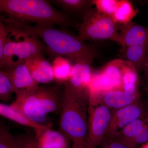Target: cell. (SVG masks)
I'll return each instance as SVG.
<instances>
[{"instance_id": "obj_5", "label": "cell", "mask_w": 148, "mask_h": 148, "mask_svg": "<svg viewBox=\"0 0 148 148\" xmlns=\"http://www.w3.org/2000/svg\"><path fill=\"white\" fill-rule=\"evenodd\" d=\"M10 24L15 29L18 39L12 40L7 36V41L4 51L2 61H0V68L2 70L25 63L27 59L41 53L43 49V45L38 37L17 26L23 29L24 32L23 39L20 40L18 28L13 24L10 23ZM8 29L14 34L8 28ZM15 37H16L15 36Z\"/></svg>"}, {"instance_id": "obj_21", "label": "cell", "mask_w": 148, "mask_h": 148, "mask_svg": "<svg viewBox=\"0 0 148 148\" xmlns=\"http://www.w3.org/2000/svg\"><path fill=\"white\" fill-rule=\"evenodd\" d=\"M52 1L66 10L75 12L84 11V13L93 5L92 1L87 0H56Z\"/></svg>"}, {"instance_id": "obj_13", "label": "cell", "mask_w": 148, "mask_h": 148, "mask_svg": "<svg viewBox=\"0 0 148 148\" xmlns=\"http://www.w3.org/2000/svg\"><path fill=\"white\" fill-rule=\"evenodd\" d=\"M44 110L47 114H60L64 95L51 88L39 87L36 92Z\"/></svg>"}, {"instance_id": "obj_28", "label": "cell", "mask_w": 148, "mask_h": 148, "mask_svg": "<svg viewBox=\"0 0 148 148\" xmlns=\"http://www.w3.org/2000/svg\"><path fill=\"white\" fill-rule=\"evenodd\" d=\"M106 148H129L124 144L119 142H112L106 146Z\"/></svg>"}, {"instance_id": "obj_26", "label": "cell", "mask_w": 148, "mask_h": 148, "mask_svg": "<svg viewBox=\"0 0 148 148\" xmlns=\"http://www.w3.org/2000/svg\"><path fill=\"white\" fill-rule=\"evenodd\" d=\"M16 138L18 148H39L36 137L26 134L19 135Z\"/></svg>"}, {"instance_id": "obj_29", "label": "cell", "mask_w": 148, "mask_h": 148, "mask_svg": "<svg viewBox=\"0 0 148 148\" xmlns=\"http://www.w3.org/2000/svg\"><path fill=\"white\" fill-rule=\"evenodd\" d=\"M143 71H145V75L146 79H147L148 82V51L147 54V58H146L145 64V67H144Z\"/></svg>"}, {"instance_id": "obj_1", "label": "cell", "mask_w": 148, "mask_h": 148, "mask_svg": "<svg viewBox=\"0 0 148 148\" xmlns=\"http://www.w3.org/2000/svg\"><path fill=\"white\" fill-rule=\"evenodd\" d=\"M0 11L7 14L10 19L21 23L57 25L65 27L69 19L43 0H1Z\"/></svg>"}, {"instance_id": "obj_8", "label": "cell", "mask_w": 148, "mask_h": 148, "mask_svg": "<svg viewBox=\"0 0 148 148\" xmlns=\"http://www.w3.org/2000/svg\"><path fill=\"white\" fill-rule=\"evenodd\" d=\"M35 92L16 98L15 101L12 105L22 112L32 121L51 127V121L48 117L47 114L44 110Z\"/></svg>"}, {"instance_id": "obj_11", "label": "cell", "mask_w": 148, "mask_h": 148, "mask_svg": "<svg viewBox=\"0 0 148 148\" xmlns=\"http://www.w3.org/2000/svg\"><path fill=\"white\" fill-rule=\"evenodd\" d=\"M120 34L123 48L137 45L148 46V27L131 21L121 25Z\"/></svg>"}, {"instance_id": "obj_32", "label": "cell", "mask_w": 148, "mask_h": 148, "mask_svg": "<svg viewBox=\"0 0 148 148\" xmlns=\"http://www.w3.org/2000/svg\"><path fill=\"white\" fill-rule=\"evenodd\" d=\"M147 89H148V87H147Z\"/></svg>"}, {"instance_id": "obj_6", "label": "cell", "mask_w": 148, "mask_h": 148, "mask_svg": "<svg viewBox=\"0 0 148 148\" xmlns=\"http://www.w3.org/2000/svg\"><path fill=\"white\" fill-rule=\"evenodd\" d=\"M128 61L116 59L109 62L99 74L92 75L88 86L90 95L117 89L123 86V75Z\"/></svg>"}, {"instance_id": "obj_12", "label": "cell", "mask_w": 148, "mask_h": 148, "mask_svg": "<svg viewBox=\"0 0 148 148\" xmlns=\"http://www.w3.org/2000/svg\"><path fill=\"white\" fill-rule=\"evenodd\" d=\"M35 132L39 148H69L70 140L61 131L47 127Z\"/></svg>"}, {"instance_id": "obj_25", "label": "cell", "mask_w": 148, "mask_h": 148, "mask_svg": "<svg viewBox=\"0 0 148 148\" xmlns=\"http://www.w3.org/2000/svg\"><path fill=\"white\" fill-rule=\"evenodd\" d=\"M148 122V118L145 119H140L132 122L125 126L123 134L125 137L133 139L141 131Z\"/></svg>"}, {"instance_id": "obj_18", "label": "cell", "mask_w": 148, "mask_h": 148, "mask_svg": "<svg viewBox=\"0 0 148 148\" xmlns=\"http://www.w3.org/2000/svg\"><path fill=\"white\" fill-rule=\"evenodd\" d=\"M138 12V10L134 8L131 2L123 0L119 8L112 18L116 24L123 25L132 21V18L137 15Z\"/></svg>"}, {"instance_id": "obj_19", "label": "cell", "mask_w": 148, "mask_h": 148, "mask_svg": "<svg viewBox=\"0 0 148 148\" xmlns=\"http://www.w3.org/2000/svg\"><path fill=\"white\" fill-rule=\"evenodd\" d=\"M142 114V109L136 105H130L120 109L116 113L119 126L124 127L132 122L139 119Z\"/></svg>"}, {"instance_id": "obj_4", "label": "cell", "mask_w": 148, "mask_h": 148, "mask_svg": "<svg viewBox=\"0 0 148 148\" xmlns=\"http://www.w3.org/2000/svg\"><path fill=\"white\" fill-rule=\"evenodd\" d=\"M117 25L110 16L96 8H90L84 13L77 38L82 42L86 40H111L122 46Z\"/></svg>"}, {"instance_id": "obj_22", "label": "cell", "mask_w": 148, "mask_h": 148, "mask_svg": "<svg viewBox=\"0 0 148 148\" xmlns=\"http://www.w3.org/2000/svg\"><path fill=\"white\" fill-rule=\"evenodd\" d=\"M123 0H94L92 3L101 13L112 17L122 3Z\"/></svg>"}, {"instance_id": "obj_14", "label": "cell", "mask_w": 148, "mask_h": 148, "mask_svg": "<svg viewBox=\"0 0 148 148\" xmlns=\"http://www.w3.org/2000/svg\"><path fill=\"white\" fill-rule=\"evenodd\" d=\"M0 115L18 124L32 127L34 130L35 132L49 127L38 124L31 120L22 112L12 104L7 105L1 103Z\"/></svg>"}, {"instance_id": "obj_15", "label": "cell", "mask_w": 148, "mask_h": 148, "mask_svg": "<svg viewBox=\"0 0 148 148\" xmlns=\"http://www.w3.org/2000/svg\"><path fill=\"white\" fill-rule=\"evenodd\" d=\"M124 48V55L137 71L144 70L148 51V46L137 45L126 47Z\"/></svg>"}, {"instance_id": "obj_23", "label": "cell", "mask_w": 148, "mask_h": 148, "mask_svg": "<svg viewBox=\"0 0 148 148\" xmlns=\"http://www.w3.org/2000/svg\"><path fill=\"white\" fill-rule=\"evenodd\" d=\"M13 87L8 74L5 71L0 72V98L1 101H8L12 98Z\"/></svg>"}, {"instance_id": "obj_24", "label": "cell", "mask_w": 148, "mask_h": 148, "mask_svg": "<svg viewBox=\"0 0 148 148\" xmlns=\"http://www.w3.org/2000/svg\"><path fill=\"white\" fill-rule=\"evenodd\" d=\"M0 148H18L16 137L11 134L8 127L2 124L0 126Z\"/></svg>"}, {"instance_id": "obj_31", "label": "cell", "mask_w": 148, "mask_h": 148, "mask_svg": "<svg viewBox=\"0 0 148 148\" xmlns=\"http://www.w3.org/2000/svg\"><path fill=\"white\" fill-rule=\"evenodd\" d=\"M141 148H148V142L145 143Z\"/></svg>"}, {"instance_id": "obj_7", "label": "cell", "mask_w": 148, "mask_h": 148, "mask_svg": "<svg viewBox=\"0 0 148 148\" xmlns=\"http://www.w3.org/2000/svg\"><path fill=\"white\" fill-rule=\"evenodd\" d=\"M3 70L8 73L10 77L16 98L34 93L38 88L39 84L33 78L25 63Z\"/></svg>"}, {"instance_id": "obj_17", "label": "cell", "mask_w": 148, "mask_h": 148, "mask_svg": "<svg viewBox=\"0 0 148 148\" xmlns=\"http://www.w3.org/2000/svg\"><path fill=\"white\" fill-rule=\"evenodd\" d=\"M104 101L107 106L114 108H122L130 105L133 96L125 93L123 90L114 89L107 91Z\"/></svg>"}, {"instance_id": "obj_20", "label": "cell", "mask_w": 148, "mask_h": 148, "mask_svg": "<svg viewBox=\"0 0 148 148\" xmlns=\"http://www.w3.org/2000/svg\"><path fill=\"white\" fill-rule=\"evenodd\" d=\"M138 81L137 71L128 61L123 75L122 87L123 91L128 95L133 96L137 90Z\"/></svg>"}, {"instance_id": "obj_3", "label": "cell", "mask_w": 148, "mask_h": 148, "mask_svg": "<svg viewBox=\"0 0 148 148\" xmlns=\"http://www.w3.org/2000/svg\"><path fill=\"white\" fill-rule=\"evenodd\" d=\"M87 98L84 91L77 98H63L59 120V131L75 145H88L86 121Z\"/></svg>"}, {"instance_id": "obj_9", "label": "cell", "mask_w": 148, "mask_h": 148, "mask_svg": "<svg viewBox=\"0 0 148 148\" xmlns=\"http://www.w3.org/2000/svg\"><path fill=\"white\" fill-rule=\"evenodd\" d=\"M110 111L107 106H99L95 109L90 118L87 143L90 148H95L100 142L110 120Z\"/></svg>"}, {"instance_id": "obj_16", "label": "cell", "mask_w": 148, "mask_h": 148, "mask_svg": "<svg viewBox=\"0 0 148 148\" xmlns=\"http://www.w3.org/2000/svg\"><path fill=\"white\" fill-rule=\"evenodd\" d=\"M52 65L54 79L59 83H66L71 75L73 66L63 56H56Z\"/></svg>"}, {"instance_id": "obj_10", "label": "cell", "mask_w": 148, "mask_h": 148, "mask_svg": "<svg viewBox=\"0 0 148 148\" xmlns=\"http://www.w3.org/2000/svg\"><path fill=\"white\" fill-rule=\"evenodd\" d=\"M27 66L34 79L38 84H47L54 79L52 65L41 53L27 59Z\"/></svg>"}, {"instance_id": "obj_2", "label": "cell", "mask_w": 148, "mask_h": 148, "mask_svg": "<svg viewBox=\"0 0 148 148\" xmlns=\"http://www.w3.org/2000/svg\"><path fill=\"white\" fill-rule=\"evenodd\" d=\"M12 22L40 38L45 43L49 51L56 57L67 56L75 61L79 56L95 51L80 41L77 37L56 29L52 25L36 24L31 26L17 21Z\"/></svg>"}, {"instance_id": "obj_27", "label": "cell", "mask_w": 148, "mask_h": 148, "mask_svg": "<svg viewBox=\"0 0 148 148\" xmlns=\"http://www.w3.org/2000/svg\"><path fill=\"white\" fill-rule=\"evenodd\" d=\"M8 30L1 21L0 22V61L2 60L4 51L7 41Z\"/></svg>"}, {"instance_id": "obj_30", "label": "cell", "mask_w": 148, "mask_h": 148, "mask_svg": "<svg viewBox=\"0 0 148 148\" xmlns=\"http://www.w3.org/2000/svg\"><path fill=\"white\" fill-rule=\"evenodd\" d=\"M72 148H90L88 145H73Z\"/></svg>"}]
</instances>
